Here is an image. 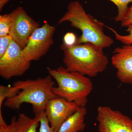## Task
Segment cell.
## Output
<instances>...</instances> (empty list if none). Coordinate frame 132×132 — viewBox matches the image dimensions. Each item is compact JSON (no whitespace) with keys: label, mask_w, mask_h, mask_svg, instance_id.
Segmentation results:
<instances>
[{"label":"cell","mask_w":132,"mask_h":132,"mask_svg":"<svg viewBox=\"0 0 132 132\" xmlns=\"http://www.w3.org/2000/svg\"><path fill=\"white\" fill-rule=\"evenodd\" d=\"M87 113L86 106L80 108L62 123L57 132H79L85 130V117Z\"/></svg>","instance_id":"8fae6325"},{"label":"cell","mask_w":132,"mask_h":132,"mask_svg":"<svg viewBox=\"0 0 132 132\" xmlns=\"http://www.w3.org/2000/svg\"><path fill=\"white\" fill-rule=\"evenodd\" d=\"M35 116H38L40 118L39 132H56L50 126L49 121L45 112Z\"/></svg>","instance_id":"ac0fdd59"},{"label":"cell","mask_w":132,"mask_h":132,"mask_svg":"<svg viewBox=\"0 0 132 132\" xmlns=\"http://www.w3.org/2000/svg\"><path fill=\"white\" fill-rule=\"evenodd\" d=\"M121 22V26L127 27L132 24V5L128 10L127 13Z\"/></svg>","instance_id":"44dd1931"},{"label":"cell","mask_w":132,"mask_h":132,"mask_svg":"<svg viewBox=\"0 0 132 132\" xmlns=\"http://www.w3.org/2000/svg\"><path fill=\"white\" fill-rule=\"evenodd\" d=\"M63 62L69 71L78 72L88 77H94L103 72L109 64L103 49L90 43L67 46L63 43Z\"/></svg>","instance_id":"6da1fadb"},{"label":"cell","mask_w":132,"mask_h":132,"mask_svg":"<svg viewBox=\"0 0 132 132\" xmlns=\"http://www.w3.org/2000/svg\"><path fill=\"white\" fill-rule=\"evenodd\" d=\"M12 25L9 34L14 40L23 49L40 24L27 13L22 7L19 6L10 13Z\"/></svg>","instance_id":"9c48e42d"},{"label":"cell","mask_w":132,"mask_h":132,"mask_svg":"<svg viewBox=\"0 0 132 132\" xmlns=\"http://www.w3.org/2000/svg\"><path fill=\"white\" fill-rule=\"evenodd\" d=\"M113 3L117 7L118 14L114 18L116 22H121L127 13L129 7L128 5L132 0H108Z\"/></svg>","instance_id":"4fadbf2b"},{"label":"cell","mask_w":132,"mask_h":132,"mask_svg":"<svg viewBox=\"0 0 132 132\" xmlns=\"http://www.w3.org/2000/svg\"><path fill=\"white\" fill-rule=\"evenodd\" d=\"M55 27L46 22L41 27L36 29L23 49L24 57L30 62L38 61L48 52L53 44V35Z\"/></svg>","instance_id":"5b68a950"},{"label":"cell","mask_w":132,"mask_h":132,"mask_svg":"<svg viewBox=\"0 0 132 132\" xmlns=\"http://www.w3.org/2000/svg\"><path fill=\"white\" fill-rule=\"evenodd\" d=\"M10 0H0V11L1 12L5 5L9 2Z\"/></svg>","instance_id":"7402d4cb"},{"label":"cell","mask_w":132,"mask_h":132,"mask_svg":"<svg viewBox=\"0 0 132 132\" xmlns=\"http://www.w3.org/2000/svg\"><path fill=\"white\" fill-rule=\"evenodd\" d=\"M40 124V118L35 116L34 118L29 117L25 114H20L15 121L17 132H37V128Z\"/></svg>","instance_id":"7c38bea8"},{"label":"cell","mask_w":132,"mask_h":132,"mask_svg":"<svg viewBox=\"0 0 132 132\" xmlns=\"http://www.w3.org/2000/svg\"><path fill=\"white\" fill-rule=\"evenodd\" d=\"M111 58L116 76L122 83L132 84V45H124L114 49Z\"/></svg>","instance_id":"30bf717a"},{"label":"cell","mask_w":132,"mask_h":132,"mask_svg":"<svg viewBox=\"0 0 132 132\" xmlns=\"http://www.w3.org/2000/svg\"><path fill=\"white\" fill-rule=\"evenodd\" d=\"M99 132H132V120L120 111L108 106L97 109Z\"/></svg>","instance_id":"ba28073f"},{"label":"cell","mask_w":132,"mask_h":132,"mask_svg":"<svg viewBox=\"0 0 132 132\" xmlns=\"http://www.w3.org/2000/svg\"><path fill=\"white\" fill-rule=\"evenodd\" d=\"M12 25L10 13L0 15V37L9 34Z\"/></svg>","instance_id":"9a60e30c"},{"label":"cell","mask_w":132,"mask_h":132,"mask_svg":"<svg viewBox=\"0 0 132 132\" xmlns=\"http://www.w3.org/2000/svg\"><path fill=\"white\" fill-rule=\"evenodd\" d=\"M77 38L73 33L68 32L64 35L63 43L67 46H72L75 45Z\"/></svg>","instance_id":"ffe728a7"},{"label":"cell","mask_w":132,"mask_h":132,"mask_svg":"<svg viewBox=\"0 0 132 132\" xmlns=\"http://www.w3.org/2000/svg\"><path fill=\"white\" fill-rule=\"evenodd\" d=\"M31 65V62L24 57L22 48L13 40L5 54L0 58V75L7 80L21 76Z\"/></svg>","instance_id":"8992f818"},{"label":"cell","mask_w":132,"mask_h":132,"mask_svg":"<svg viewBox=\"0 0 132 132\" xmlns=\"http://www.w3.org/2000/svg\"><path fill=\"white\" fill-rule=\"evenodd\" d=\"M16 119V117L13 116L11 123L7 125L3 118L2 111H0V132H17L15 126Z\"/></svg>","instance_id":"e0dca14e"},{"label":"cell","mask_w":132,"mask_h":132,"mask_svg":"<svg viewBox=\"0 0 132 132\" xmlns=\"http://www.w3.org/2000/svg\"><path fill=\"white\" fill-rule=\"evenodd\" d=\"M13 40L10 34L0 37V58L5 54Z\"/></svg>","instance_id":"d6986e66"},{"label":"cell","mask_w":132,"mask_h":132,"mask_svg":"<svg viewBox=\"0 0 132 132\" xmlns=\"http://www.w3.org/2000/svg\"><path fill=\"white\" fill-rule=\"evenodd\" d=\"M66 21L69 22L72 27L79 29L82 33L75 45L90 43L104 49L113 44V39L104 32V23L87 13L78 1L69 3L67 12L57 24Z\"/></svg>","instance_id":"7a4b0ae2"},{"label":"cell","mask_w":132,"mask_h":132,"mask_svg":"<svg viewBox=\"0 0 132 132\" xmlns=\"http://www.w3.org/2000/svg\"><path fill=\"white\" fill-rule=\"evenodd\" d=\"M19 92V90L13 85L12 86H0V111H2L3 104L5 101L15 96Z\"/></svg>","instance_id":"5bb4252c"},{"label":"cell","mask_w":132,"mask_h":132,"mask_svg":"<svg viewBox=\"0 0 132 132\" xmlns=\"http://www.w3.org/2000/svg\"><path fill=\"white\" fill-rule=\"evenodd\" d=\"M47 69L49 75L58 85L53 90L57 97L71 102L87 100L93 88L89 77L78 72L69 71L61 66L55 69L47 68Z\"/></svg>","instance_id":"277c9868"},{"label":"cell","mask_w":132,"mask_h":132,"mask_svg":"<svg viewBox=\"0 0 132 132\" xmlns=\"http://www.w3.org/2000/svg\"><path fill=\"white\" fill-rule=\"evenodd\" d=\"M50 75L45 78L15 81L13 86L19 90L18 94L7 99L5 106L17 110L22 104L28 103L32 106L35 115L45 112L46 106L51 99L57 97L53 92L55 83Z\"/></svg>","instance_id":"3957f363"},{"label":"cell","mask_w":132,"mask_h":132,"mask_svg":"<svg viewBox=\"0 0 132 132\" xmlns=\"http://www.w3.org/2000/svg\"><path fill=\"white\" fill-rule=\"evenodd\" d=\"M87 100L71 102L61 97H57L48 102L45 113L50 126L57 132L62 123L80 108L86 106Z\"/></svg>","instance_id":"52a82bcc"},{"label":"cell","mask_w":132,"mask_h":132,"mask_svg":"<svg viewBox=\"0 0 132 132\" xmlns=\"http://www.w3.org/2000/svg\"><path fill=\"white\" fill-rule=\"evenodd\" d=\"M111 30L114 34L116 39L125 45H132V24L128 26L127 31L128 34L126 35L119 34L113 29L106 27Z\"/></svg>","instance_id":"2e32d148"}]
</instances>
